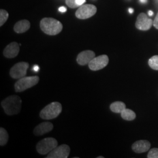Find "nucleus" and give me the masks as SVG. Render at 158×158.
Returning a JSON list of instances; mask_svg holds the SVG:
<instances>
[{"label":"nucleus","mask_w":158,"mask_h":158,"mask_svg":"<svg viewBox=\"0 0 158 158\" xmlns=\"http://www.w3.org/2000/svg\"><path fill=\"white\" fill-rule=\"evenodd\" d=\"M148 15L149 16H152L153 15V12L152 11H148Z\"/></svg>","instance_id":"a878e982"},{"label":"nucleus","mask_w":158,"mask_h":158,"mask_svg":"<svg viewBox=\"0 0 158 158\" xmlns=\"http://www.w3.org/2000/svg\"><path fill=\"white\" fill-rule=\"evenodd\" d=\"M41 30L49 35L59 34L63 29V25L59 21L52 18H44L40 23Z\"/></svg>","instance_id":"f03ea898"},{"label":"nucleus","mask_w":158,"mask_h":158,"mask_svg":"<svg viewBox=\"0 0 158 158\" xmlns=\"http://www.w3.org/2000/svg\"><path fill=\"white\" fill-rule=\"evenodd\" d=\"M62 111V106L59 102H53L47 105L40 112V117L44 119L49 120L56 118Z\"/></svg>","instance_id":"7ed1b4c3"},{"label":"nucleus","mask_w":158,"mask_h":158,"mask_svg":"<svg viewBox=\"0 0 158 158\" xmlns=\"http://www.w3.org/2000/svg\"><path fill=\"white\" fill-rule=\"evenodd\" d=\"M151 147L150 142L147 140H140L135 142L132 146V150L136 153L145 152Z\"/></svg>","instance_id":"4468645a"},{"label":"nucleus","mask_w":158,"mask_h":158,"mask_svg":"<svg viewBox=\"0 0 158 158\" xmlns=\"http://www.w3.org/2000/svg\"><path fill=\"white\" fill-rule=\"evenodd\" d=\"M40 70V68L38 66H35L34 67V70L35 72H37L38 70Z\"/></svg>","instance_id":"393cba45"},{"label":"nucleus","mask_w":158,"mask_h":158,"mask_svg":"<svg viewBox=\"0 0 158 158\" xmlns=\"http://www.w3.org/2000/svg\"><path fill=\"white\" fill-rule=\"evenodd\" d=\"M121 117L127 121H132L136 118L135 113L130 109H125L121 113Z\"/></svg>","instance_id":"f3484780"},{"label":"nucleus","mask_w":158,"mask_h":158,"mask_svg":"<svg viewBox=\"0 0 158 158\" xmlns=\"http://www.w3.org/2000/svg\"><path fill=\"white\" fill-rule=\"evenodd\" d=\"M53 128V125L49 122H44L37 125L34 130V134L36 136H42L49 132Z\"/></svg>","instance_id":"ddd939ff"},{"label":"nucleus","mask_w":158,"mask_h":158,"mask_svg":"<svg viewBox=\"0 0 158 158\" xmlns=\"http://www.w3.org/2000/svg\"><path fill=\"white\" fill-rule=\"evenodd\" d=\"M109 62L107 55H102L94 57L89 63V68L93 71H97L107 66Z\"/></svg>","instance_id":"6e6552de"},{"label":"nucleus","mask_w":158,"mask_h":158,"mask_svg":"<svg viewBox=\"0 0 158 158\" xmlns=\"http://www.w3.org/2000/svg\"><path fill=\"white\" fill-rule=\"evenodd\" d=\"M19 52V45L15 42H11L8 45L6 46L4 49L3 54L6 58H14L18 55Z\"/></svg>","instance_id":"f8f14e48"},{"label":"nucleus","mask_w":158,"mask_h":158,"mask_svg":"<svg viewBox=\"0 0 158 158\" xmlns=\"http://www.w3.org/2000/svg\"><path fill=\"white\" fill-rule=\"evenodd\" d=\"M97 12L96 6L93 4H85L79 6L76 12V17L80 19H85L94 15Z\"/></svg>","instance_id":"423d86ee"},{"label":"nucleus","mask_w":158,"mask_h":158,"mask_svg":"<svg viewBox=\"0 0 158 158\" xmlns=\"http://www.w3.org/2000/svg\"><path fill=\"white\" fill-rule=\"evenodd\" d=\"M40 81V77L37 76L23 77L19 79L15 84V90L16 92H22L30 89L37 85Z\"/></svg>","instance_id":"20e7f679"},{"label":"nucleus","mask_w":158,"mask_h":158,"mask_svg":"<svg viewBox=\"0 0 158 158\" xmlns=\"http://www.w3.org/2000/svg\"><path fill=\"white\" fill-rule=\"evenodd\" d=\"M126 108V106L123 102H115L110 105V110L113 113L121 114Z\"/></svg>","instance_id":"dca6fc26"},{"label":"nucleus","mask_w":158,"mask_h":158,"mask_svg":"<svg viewBox=\"0 0 158 158\" xmlns=\"http://www.w3.org/2000/svg\"><path fill=\"white\" fill-rule=\"evenodd\" d=\"M31 23L26 19H23L15 23L14 27V31L17 34H23L27 32L30 28Z\"/></svg>","instance_id":"2eb2a0df"},{"label":"nucleus","mask_w":158,"mask_h":158,"mask_svg":"<svg viewBox=\"0 0 158 158\" xmlns=\"http://www.w3.org/2000/svg\"><path fill=\"white\" fill-rule=\"evenodd\" d=\"M1 106L7 115H16L21 111L22 100L18 96L12 95L2 101Z\"/></svg>","instance_id":"f257e3e1"},{"label":"nucleus","mask_w":158,"mask_h":158,"mask_svg":"<svg viewBox=\"0 0 158 158\" xmlns=\"http://www.w3.org/2000/svg\"><path fill=\"white\" fill-rule=\"evenodd\" d=\"M153 25L154 26V27H155V28L158 29V14L156 15V16L155 18V19L153 20Z\"/></svg>","instance_id":"5701e85b"},{"label":"nucleus","mask_w":158,"mask_h":158,"mask_svg":"<svg viewBox=\"0 0 158 158\" xmlns=\"http://www.w3.org/2000/svg\"><path fill=\"white\" fill-rule=\"evenodd\" d=\"M8 134L4 128H0V145L3 147L8 141Z\"/></svg>","instance_id":"a211bd4d"},{"label":"nucleus","mask_w":158,"mask_h":158,"mask_svg":"<svg viewBox=\"0 0 158 158\" xmlns=\"http://www.w3.org/2000/svg\"><path fill=\"white\" fill-rule=\"evenodd\" d=\"M129 12H130L131 14H132V13H133V12H134V10H132V9H131V8H130V9H129Z\"/></svg>","instance_id":"bb28decb"},{"label":"nucleus","mask_w":158,"mask_h":158,"mask_svg":"<svg viewBox=\"0 0 158 158\" xmlns=\"http://www.w3.org/2000/svg\"><path fill=\"white\" fill-rule=\"evenodd\" d=\"M9 14L8 12L5 10H0V26L2 27L8 18Z\"/></svg>","instance_id":"412c9836"},{"label":"nucleus","mask_w":158,"mask_h":158,"mask_svg":"<svg viewBox=\"0 0 158 158\" xmlns=\"http://www.w3.org/2000/svg\"><path fill=\"white\" fill-rule=\"evenodd\" d=\"M59 11L60 12H64L66 11H67V9H66V7H64V6H60L59 8Z\"/></svg>","instance_id":"b1692460"},{"label":"nucleus","mask_w":158,"mask_h":158,"mask_svg":"<svg viewBox=\"0 0 158 158\" xmlns=\"http://www.w3.org/2000/svg\"><path fill=\"white\" fill-rule=\"evenodd\" d=\"M70 149L67 145L63 144L56 147L51 152L49 153L46 158H67L70 154Z\"/></svg>","instance_id":"9d476101"},{"label":"nucleus","mask_w":158,"mask_h":158,"mask_svg":"<svg viewBox=\"0 0 158 158\" xmlns=\"http://www.w3.org/2000/svg\"><path fill=\"white\" fill-rule=\"evenodd\" d=\"M97 158H104V157L103 156H98Z\"/></svg>","instance_id":"cd10ccee"},{"label":"nucleus","mask_w":158,"mask_h":158,"mask_svg":"<svg viewBox=\"0 0 158 158\" xmlns=\"http://www.w3.org/2000/svg\"><path fill=\"white\" fill-rule=\"evenodd\" d=\"M148 64L153 70H158V55L151 57L148 61Z\"/></svg>","instance_id":"aec40b11"},{"label":"nucleus","mask_w":158,"mask_h":158,"mask_svg":"<svg viewBox=\"0 0 158 158\" xmlns=\"http://www.w3.org/2000/svg\"><path fill=\"white\" fill-rule=\"evenodd\" d=\"M148 158H158V148H153L148 154Z\"/></svg>","instance_id":"4be33fe9"},{"label":"nucleus","mask_w":158,"mask_h":158,"mask_svg":"<svg viewBox=\"0 0 158 158\" xmlns=\"http://www.w3.org/2000/svg\"><path fill=\"white\" fill-rule=\"evenodd\" d=\"M86 0H66V4L71 8H76L82 6Z\"/></svg>","instance_id":"6ab92c4d"},{"label":"nucleus","mask_w":158,"mask_h":158,"mask_svg":"<svg viewBox=\"0 0 158 158\" xmlns=\"http://www.w3.org/2000/svg\"><path fill=\"white\" fill-rule=\"evenodd\" d=\"M57 141L53 138H46L40 141L36 145V150L41 155H46L57 147Z\"/></svg>","instance_id":"39448f33"},{"label":"nucleus","mask_w":158,"mask_h":158,"mask_svg":"<svg viewBox=\"0 0 158 158\" xmlns=\"http://www.w3.org/2000/svg\"><path fill=\"white\" fill-rule=\"evenodd\" d=\"M28 63L21 62L17 63L12 67L10 74L12 78L19 79L25 77L27 74V71L28 69Z\"/></svg>","instance_id":"0eeeda50"},{"label":"nucleus","mask_w":158,"mask_h":158,"mask_svg":"<svg viewBox=\"0 0 158 158\" xmlns=\"http://www.w3.org/2000/svg\"><path fill=\"white\" fill-rule=\"evenodd\" d=\"M153 21L152 19L149 18L145 13H141L136 19L135 27L141 31H148L152 27Z\"/></svg>","instance_id":"1a4fd4ad"},{"label":"nucleus","mask_w":158,"mask_h":158,"mask_svg":"<svg viewBox=\"0 0 158 158\" xmlns=\"http://www.w3.org/2000/svg\"><path fill=\"white\" fill-rule=\"evenodd\" d=\"M96 57V54L93 51L90 50L83 51L77 55L76 60L77 63L81 66L89 64L91 60Z\"/></svg>","instance_id":"9b49d317"}]
</instances>
